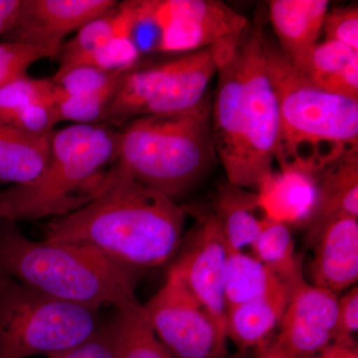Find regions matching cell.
I'll return each mask as SVG.
<instances>
[{"mask_svg":"<svg viewBox=\"0 0 358 358\" xmlns=\"http://www.w3.org/2000/svg\"><path fill=\"white\" fill-rule=\"evenodd\" d=\"M43 102H56L52 78L34 79L27 74L17 78L0 88V122L8 124L25 108Z\"/></svg>","mask_w":358,"mask_h":358,"instance_id":"4316f807","label":"cell"},{"mask_svg":"<svg viewBox=\"0 0 358 358\" xmlns=\"http://www.w3.org/2000/svg\"><path fill=\"white\" fill-rule=\"evenodd\" d=\"M213 214L228 248L234 251H243L252 246L266 217L256 193L229 182L219 190Z\"/></svg>","mask_w":358,"mask_h":358,"instance_id":"d6986e66","label":"cell"},{"mask_svg":"<svg viewBox=\"0 0 358 358\" xmlns=\"http://www.w3.org/2000/svg\"><path fill=\"white\" fill-rule=\"evenodd\" d=\"M338 294L298 280L291 287L288 307L284 315L305 326L336 336L338 327Z\"/></svg>","mask_w":358,"mask_h":358,"instance_id":"484cf974","label":"cell"},{"mask_svg":"<svg viewBox=\"0 0 358 358\" xmlns=\"http://www.w3.org/2000/svg\"><path fill=\"white\" fill-rule=\"evenodd\" d=\"M243 35L216 44L218 81L211 106L216 157L222 164L227 182L239 187L243 181L245 145L243 62L240 47Z\"/></svg>","mask_w":358,"mask_h":358,"instance_id":"8fae6325","label":"cell"},{"mask_svg":"<svg viewBox=\"0 0 358 358\" xmlns=\"http://www.w3.org/2000/svg\"><path fill=\"white\" fill-rule=\"evenodd\" d=\"M217 66L216 45L154 65L138 63L122 78L102 122L121 127L145 115L192 109L208 95Z\"/></svg>","mask_w":358,"mask_h":358,"instance_id":"52a82bcc","label":"cell"},{"mask_svg":"<svg viewBox=\"0 0 358 358\" xmlns=\"http://www.w3.org/2000/svg\"><path fill=\"white\" fill-rule=\"evenodd\" d=\"M48 358H115L112 322L103 326L94 338L83 345Z\"/></svg>","mask_w":358,"mask_h":358,"instance_id":"e575fe53","label":"cell"},{"mask_svg":"<svg viewBox=\"0 0 358 358\" xmlns=\"http://www.w3.org/2000/svg\"><path fill=\"white\" fill-rule=\"evenodd\" d=\"M268 20L278 46L289 64L299 69L319 42L324 18L329 10L327 0H271Z\"/></svg>","mask_w":358,"mask_h":358,"instance_id":"9a60e30c","label":"cell"},{"mask_svg":"<svg viewBox=\"0 0 358 358\" xmlns=\"http://www.w3.org/2000/svg\"><path fill=\"white\" fill-rule=\"evenodd\" d=\"M115 0H21L20 15L4 41L28 45L62 41L108 13Z\"/></svg>","mask_w":358,"mask_h":358,"instance_id":"5bb4252c","label":"cell"},{"mask_svg":"<svg viewBox=\"0 0 358 358\" xmlns=\"http://www.w3.org/2000/svg\"><path fill=\"white\" fill-rule=\"evenodd\" d=\"M0 218L11 219L8 208H7L3 200H2L1 195H0ZM11 220H13V219H11Z\"/></svg>","mask_w":358,"mask_h":358,"instance_id":"f35d334b","label":"cell"},{"mask_svg":"<svg viewBox=\"0 0 358 358\" xmlns=\"http://www.w3.org/2000/svg\"><path fill=\"white\" fill-rule=\"evenodd\" d=\"M358 331V289L357 285L338 298V327L334 343L355 345Z\"/></svg>","mask_w":358,"mask_h":358,"instance_id":"836d02e7","label":"cell"},{"mask_svg":"<svg viewBox=\"0 0 358 358\" xmlns=\"http://www.w3.org/2000/svg\"><path fill=\"white\" fill-rule=\"evenodd\" d=\"M112 327L115 358H173L155 336L138 301L117 308Z\"/></svg>","mask_w":358,"mask_h":358,"instance_id":"cb8c5ba5","label":"cell"},{"mask_svg":"<svg viewBox=\"0 0 358 358\" xmlns=\"http://www.w3.org/2000/svg\"><path fill=\"white\" fill-rule=\"evenodd\" d=\"M141 271L83 245L32 241L16 221L0 218V275L56 300L99 310L138 301Z\"/></svg>","mask_w":358,"mask_h":358,"instance_id":"3957f363","label":"cell"},{"mask_svg":"<svg viewBox=\"0 0 358 358\" xmlns=\"http://www.w3.org/2000/svg\"><path fill=\"white\" fill-rule=\"evenodd\" d=\"M226 358H252V355L250 353V350H246V352L238 350V352L235 353V355H228Z\"/></svg>","mask_w":358,"mask_h":358,"instance_id":"ab89813d","label":"cell"},{"mask_svg":"<svg viewBox=\"0 0 358 358\" xmlns=\"http://www.w3.org/2000/svg\"><path fill=\"white\" fill-rule=\"evenodd\" d=\"M266 70L277 96L274 159L281 171L315 176L358 152V100L324 91L294 69L264 36Z\"/></svg>","mask_w":358,"mask_h":358,"instance_id":"7a4b0ae2","label":"cell"},{"mask_svg":"<svg viewBox=\"0 0 358 358\" xmlns=\"http://www.w3.org/2000/svg\"><path fill=\"white\" fill-rule=\"evenodd\" d=\"M120 131L73 124L54 131L43 171L32 182L0 192L13 220L62 217L100 193L119 159Z\"/></svg>","mask_w":358,"mask_h":358,"instance_id":"277c9868","label":"cell"},{"mask_svg":"<svg viewBox=\"0 0 358 358\" xmlns=\"http://www.w3.org/2000/svg\"><path fill=\"white\" fill-rule=\"evenodd\" d=\"M308 243L313 251L308 266L315 286L338 294L358 279V218L336 215L310 224Z\"/></svg>","mask_w":358,"mask_h":358,"instance_id":"4fadbf2b","label":"cell"},{"mask_svg":"<svg viewBox=\"0 0 358 358\" xmlns=\"http://www.w3.org/2000/svg\"><path fill=\"white\" fill-rule=\"evenodd\" d=\"M62 41L28 45L0 42V88L24 76L30 66L42 59L58 58Z\"/></svg>","mask_w":358,"mask_h":358,"instance_id":"f1b7e54d","label":"cell"},{"mask_svg":"<svg viewBox=\"0 0 358 358\" xmlns=\"http://www.w3.org/2000/svg\"><path fill=\"white\" fill-rule=\"evenodd\" d=\"M264 23L257 15L241 39L245 145L242 187H257L273 173L278 134L277 96L266 70Z\"/></svg>","mask_w":358,"mask_h":358,"instance_id":"ba28073f","label":"cell"},{"mask_svg":"<svg viewBox=\"0 0 358 358\" xmlns=\"http://www.w3.org/2000/svg\"><path fill=\"white\" fill-rule=\"evenodd\" d=\"M21 0H0V36H6L20 15Z\"/></svg>","mask_w":358,"mask_h":358,"instance_id":"d590c367","label":"cell"},{"mask_svg":"<svg viewBox=\"0 0 358 358\" xmlns=\"http://www.w3.org/2000/svg\"><path fill=\"white\" fill-rule=\"evenodd\" d=\"M322 32L324 40L338 42L358 51L357 4L338 7L327 11Z\"/></svg>","mask_w":358,"mask_h":358,"instance_id":"1f68e13d","label":"cell"},{"mask_svg":"<svg viewBox=\"0 0 358 358\" xmlns=\"http://www.w3.org/2000/svg\"><path fill=\"white\" fill-rule=\"evenodd\" d=\"M51 134L30 136L0 122V181L22 185L38 178L48 160Z\"/></svg>","mask_w":358,"mask_h":358,"instance_id":"44dd1931","label":"cell"},{"mask_svg":"<svg viewBox=\"0 0 358 358\" xmlns=\"http://www.w3.org/2000/svg\"><path fill=\"white\" fill-rule=\"evenodd\" d=\"M141 52L131 37H120L86 53L59 63L58 71L90 66L105 71L128 70L140 63Z\"/></svg>","mask_w":358,"mask_h":358,"instance_id":"83f0119b","label":"cell"},{"mask_svg":"<svg viewBox=\"0 0 358 358\" xmlns=\"http://www.w3.org/2000/svg\"><path fill=\"white\" fill-rule=\"evenodd\" d=\"M58 122H61L55 103L43 102L25 108L8 124L30 136H42L53 133Z\"/></svg>","mask_w":358,"mask_h":358,"instance_id":"d6a6232c","label":"cell"},{"mask_svg":"<svg viewBox=\"0 0 358 358\" xmlns=\"http://www.w3.org/2000/svg\"><path fill=\"white\" fill-rule=\"evenodd\" d=\"M150 326L173 358H226V329L169 270L166 282L143 306Z\"/></svg>","mask_w":358,"mask_h":358,"instance_id":"9c48e42d","label":"cell"},{"mask_svg":"<svg viewBox=\"0 0 358 358\" xmlns=\"http://www.w3.org/2000/svg\"><path fill=\"white\" fill-rule=\"evenodd\" d=\"M253 255L272 270L289 289L303 278L300 256L294 251L291 228L265 217L260 232L251 246Z\"/></svg>","mask_w":358,"mask_h":358,"instance_id":"d4e9b609","label":"cell"},{"mask_svg":"<svg viewBox=\"0 0 358 358\" xmlns=\"http://www.w3.org/2000/svg\"><path fill=\"white\" fill-rule=\"evenodd\" d=\"M124 75L114 83L93 93L56 98V109L60 122H72L74 124L102 122L106 109L115 96Z\"/></svg>","mask_w":358,"mask_h":358,"instance_id":"f546056e","label":"cell"},{"mask_svg":"<svg viewBox=\"0 0 358 358\" xmlns=\"http://www.w3.org/2000/svg\"><path fill=\"white\" fill-rule=\"evenodd\" d=\"M289 294L291 289L288 285H284L263 298L228 308L226 317L228 338L241 352L267 343L286 312Z\"/></svg>","mask_w":358,"mask_h":358,"instance_id":"e0dca14e","label":"cell"},{"mask_svg":"<svg viewBox=\"0 0 358 358\" xmlns=\"http://www.w3.org/2000/svg\"><path fill=\"white\" fill-rule=\"evenodd\" d=\"M284 285L287 284L253 255L229 250L224 282L228 308L263 298Z\"/></svg>","mask_w":358,"mask_h":358,"instance_id":"603a6c76","label":"cell"},{"mask_svg":"<svg viewBox=\"0 0 358 358\" xmlns=\"http://www.w3.org/2000/svg\"><path fill=\"white\" fill-rule=\"evenodd\" d=\"M228 255L229 248L212 213L188 234L171 268L195 300L225 329L228 307L224 282Z\"/></svg>","mask_w":358,"mask_h":358,"instance_id":"7c38bea8","label":"cell"},{"mask_svg":"<svg viewBox=\"0 0 358 358\" xmlns=\"http://www.w3.org/2000/svg\"><path fill=\"white\" fill-rule=\"evenodd\" d=\"M138 6L140 0L117 1L108 13L82 27L69 41L63 42L58 56L59 63L94 50L120 37L134 39Z\"/></svg>","mask_w":358,"mask_h":358,"instance_id":"7402d4cb","label":"cell"},{"mask_svg":"<svg viewBox=\"0 0 358 358\" xmlns=\"http://www.w3.org/2000/svg\"><path fill=\"white\" fill-rule=\"evenodd\" d=\"M157 51L190 53L241 37L250 23L220 0H155Z\"/></svg>","mask_w":358,"mask_h":358,"instance_id":"30bf717a","label":"cell"},{"mask_svg":"<svg viewBox=\"0 0 358 358\" xmlns=\"http://www.w3.org/2000/svg\"><path fill=\"white\" fill-rule=\"evenodd\" d=\"M102 327L98 310L56 300L0 275V358L60 355Z\"/></svg>","mask_w":358,"mask_h":358,"instance_id":"8992f818","label":"cell"},{"mask_svg":"<svg viewBox=\"0 0 358 358\" xmlns=\"http://www.w3.org/2000/svg\"><path fill=\"white\" fill-rule=\"evenodd\" d=\"M255 358H292L285 355L270 341L256 348Z\"/></svg>","mask_w":358,"mask_h":358,"instance_id":"74e56055","label":"cell"},{"mask_svg":"<svg viewBox=\"0 0 358 358\" xmlns=\"http://www.w3.org/2000/svg\"><path fill=\"white\" fill-rule=\"evenodd\" d=\"M313 358H358L357 346L333 343Z\"/></svg>","mask_w":358,"mask_h":358,"instance_id":"8d00e7d4","label":"cell"},{"mask_svg":"<svg viewBox=\"0 0 358 358\" xmlns=\"http://www.w3.org/2000/svg\"><path fill=\"white\" fill-rule=\"evenodd\" d=\"M185 209L136 181L115 162L100 193L78 210L54 218L45 240L83 245L136 270L169 261L182 243Z\"/></svg>","mask_w":358,"mask_h":358,"instance_id":"6da1fadb","label":"cell"},{"mask_svg":"<svg viewBox=\"0 0 358 358\" xmlns=\"http://www.w3.org/2000/svg\"><path fill=\"white\" fill-rule=\"evenodd\" d=\"M211 106L209 93L192 109L127 122L120 129L117 162L141 185L176 201L215 159Z\"/></svg>","mask_w":358,"mask_h":358,"instance_id":"5b68a950","label":"cell"},{"mask_svg":"<svg viewBox=\"0 0 358 358\" xmlns=\"http://www.w3.org/2000/svg\"><path fill=\"white\" fill-rule=\"evenodd\" d=\"M296 70L324 91L358 100V51L345 45L317 42Z\"/></svg>","mask_w":358,"mask_h":358,"instance_id":"ac0fdd59","label":"cell"},{"mask_svg":"<svg viewBox=\"0 0 358 358\" xmlns=\"http://www.w3.org/2000/svg\"><path fill=\"white\" fill-rule=\"evenodd\" d=\"M257 188L266 217L289 228L307 227L317 199L315 178L296 171L272 173Z\"/></svg>","mask_w":358,"mask_h":358,"instance_id":"2e32d148","label":"cell"},{"mask_svg":"<svg viewBox=\"0 0 358 358\" xmlns=\"http://www.w3.org/2000/svg\"><path fill=\"white\" fill-rule=\"evenodd\" d=\"M315 181L317 199L307 227L331 216L358 218V152L341 157L317 174Z\"/></svg>","mask_w":358,"mask_h":358,"instance_id":"ffe728a7","label":"cell"},{"mask_svg":"<svg viewBox=\"0 0 358 358\" xmlns=\"http://www.w3.org/2000/svg\"><path fill=\"white\" fill-rule=\"evenodd\" d=\"M131 69L105 71L90 66H75L69 69L57 71L55 76L52 78L56 98L85 95L99 91L121 79Z\"/></svg>","mask_w":358,"mask_h":358,"instance_id":"4dcf8cb0","label":"cell"}]
</instances>
